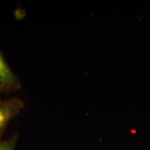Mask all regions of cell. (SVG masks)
<instances>
[{
  "label": "cell",
  "mask_w": 150,
  "mask_h": 150,
  "mask_svg": "<svg viewBox=\"0 0 150 150\" xmlns=\"http://www.w3.org/2000/svg\"><path fill=\"white\" fill-rule=\"evenodd\" d=\"M24 107L25 103L20 98L0 99V141L7 125L20 113Z\"/></svg>",
  "instance_id": "1"
},
{
  "label": "cell",
  "mask_w": 150,
  "mask_h": 150,
  "mask_svg": "<svg viewBox=\"0 0 150 150\" xmlns=\"http://www.w3.org/2000/svg\"><path fill=\"white\" fill-rule=\"evenodd\" d=\"M21 86V81L0 52V93H11L18 90Z\"/></svg>",
  "instance_id": "2"
},
{
  "label": "cell",
  "mask_w": 150,
  "mask_h": 150,
  "mask_svg": "<svg viewBox=\"0 0 150 150\" xmlns=\"http://www.w3.org/2000/svg\"><path fill=\"white\" fill-rule=\"evenodd\" d=\"M18 136L16 134L10 139L5 141H0V150H15Z\"/></svg>",
  "instance_id": "3"
}]
</instances>
